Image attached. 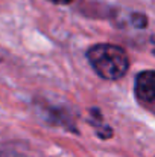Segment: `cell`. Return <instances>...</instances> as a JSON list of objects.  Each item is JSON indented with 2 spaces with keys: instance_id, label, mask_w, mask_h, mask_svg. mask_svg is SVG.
I'll list each match as a JSON object with an SVG mask.
<instances>
[{
  "instance_id": "6da1fadb",
  "label": "cell",
  "mask_w": 155,
  "mask_h": 157,
  "mask_svg": "<svg viewBox=\"0 0 155 157\" xmlns=\"http://www.w3.org/2000/svg\"><path fill=\"white\" fill-rule=\"evenodd\" d=\"M87 58L94 69V72L103 79H119L122 78L129 67V59L126 52L114 44H96L91 46L87 52Z\"/></svg>"
},
{
  "instance_id": "7a4b0ae2",
  "label": "cell",
  "mask_w": 155,
  "mask_h": 157,
  "mask_svg": "<svg viewBox=\"0 0 155 157\" xmlns=\"http://www.w3.org/2000/svg\"><path fill=\"white\" fill-rule=\"evenodd\" d=\"M135 96L142 104L151 105L155 101V76L152 70H145L137 75Z\"/></svg>"
},
{
  "instance_id": "3957f363",
  "label": "cell",
  "mask_w": 155,
  "mask_h": 157,
  "mask_svg": "<svg viewBox=\"0 0 155 157\" xmlns=\"http://www.w3.org/2000/svg\"><path fill=\"white\" fill-rule=\"evenodd\" d=\"M131 21H132V25H134L135 28H138V29L146 28V25H148V18H146L145 14H132Z\"/></svg>"
},
{
  "instance_id": "277c9868",
  "label": "cell",
  "mask_w": 155,
  "mask_h": 157,
  "mask_svg": "<svg viewBox=\"0 0 155 157\" xmlns=\"http://www.w3.org/2000/svg\"><path fill=\"white\" fill-rule=\"evenodd\" d=\"M52 3H56V5H68V3H72L73 0H49Z\"/></svg>"
},
{
  "instance_id": "5b68a950",
  "label": "cell",
  "mask_w": 155,
  "mask_h": 157,
  "mask_svg": "<svg viewBox=\"0 0 155 157\" xmlns=\"http://www.w3.org/2000/svg\"><path fill=\"white\" fill-rule=\"evenodd\" d=\"M2 58H3V51L0 49V59H2Z\"/></svg>"
}]
</instances>
